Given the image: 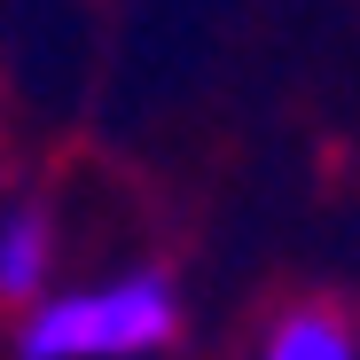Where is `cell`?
<instances>
[{"instance_id":"obj_1","label":"cell","mask_w":360,"mask_h":360,"mask_svg":"<svg viewBox=\"0 0 360 360\" xmlns=\"http://www.w3.org/2000/svg\"><path fill=\"white\" fill-rule=\"evenodd\" d=\"M180 337V290L157 266L102 274L79 290H47L24 306V360H157Z\"/></svg>"},{"instance_id":"obj_2","label":"cell","mask_w":360,"mask_h":360,"mask_svg":"<svg viewBox=\"0 0 360 360\" xmlns=\"http://www.w3.org/2000/svg\"><path fill=\"white\" fill-rule=\"evenodd\" d=\"M55 290V219L39 204L0 212V306H32Z\"/></svg>"},{"instance_id":"obj_3","label":"cell","mask_w":360,"mask_h":360,"mask_svg":"<svg viewBox=\"0 0 360 360\" xmlns=\"http://www.w3.org/2000/svg\"><path fill=\"white\" fill-rule=\"evenodd\" d=\"M259 360H360V329H352L337 306H290V314L266 329Z\"/></svg>"}]
</instances>
